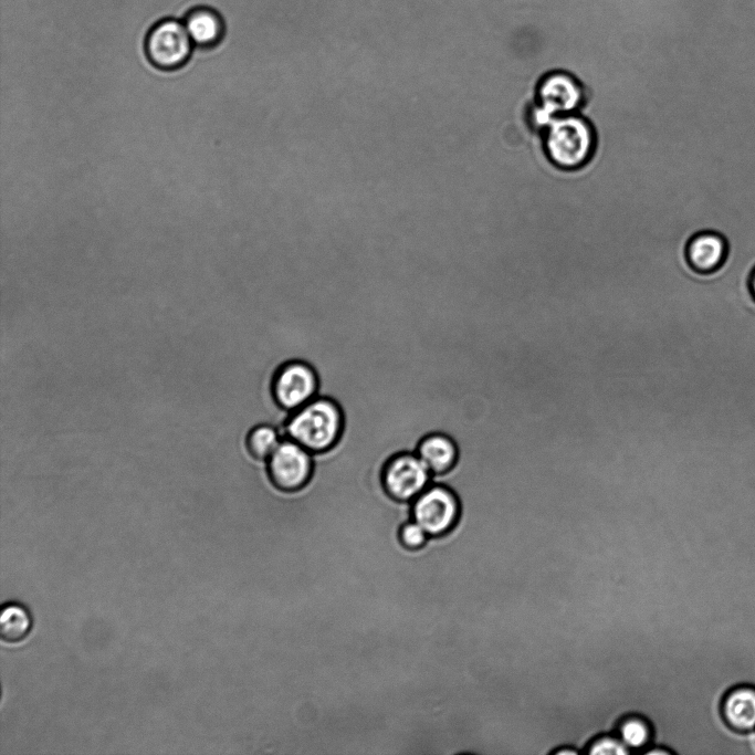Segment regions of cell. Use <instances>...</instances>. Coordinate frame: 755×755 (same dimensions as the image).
Instances as JSON below:
<instances>
[{
    "mask_svg": "<svg viewBox=\"0 0 755 755\" xmlns=\"http://www.w3.org/2000/svg\"><path fill=\"white\" fill-rule=\"evenodd\" d=\"M585 755H631L617 734H602L587 746Z\"/></svg>",
    "mask_w": 755,
    "mask_h": 755,
    "instance_id": "cell-16",
    "label": "cell"
},
{
    "mask_svg": "<svg viewBox=\"0 0 755 755\" xmlns=\"http://www.w3.org/2000/svg\"><path fill=\"white\" fill-rule=\"evenodd\" d=\"M272 391L280 407L292 412L317 397L318 378L308 364L290 361L275 373Z\"/></svg>",
    "mask_w": 755,
    "mask_h": 755,
    "instance_id": "cell-8",
    "label": "cell"
},
{
    "mask_svg": "<svg viewBox=\"0 0 755 755\" xmlns=\"http://www.w3.org/2000/svg\"><path fill=\"white\" fill-rule=\"evenodd\" d=\"M428 536L424 528L413 520L402 524L399 529V541L408 549H418L422 547L426 544Z\"/></svg>",
    "mask_w": 755,
    "mask_h": 755,
    "instance_id": "cell-17",
    "label": "cell"
},
{
    "mask_svg": "<svg viewBox=\"0 0 755 755\" xmlns=\"http://www.w3.org/2000/svg\"><path fill=\"white\" fill-rule=\"evenodd\" d=\"M32 620L28 610L20 605L6 606L0 616V637L4 642L17 643L28 637Z\"/></svg>",
    "mask_w": 755,
    "mask_h": 755,
    "instance_id": "cell-14",
    "label": "cell"
},
{
    "mask_svg": "<svg viewBox=\"0 0 755 755\" xmlns=\"http://www.w3.org/2000/svg\"><path fill=\"white\" fill-rule=\"evenodd\" d=\"M586 101V87L574 74L563 70L547 72L537 82L527 113L529 124L542 133L554 118L578 113Z\"/></svg>",
    "mask_w": 755,
    "mask_h": 755,
    "instance_id": "cell-3",
    "label": "cell"
},
{
    "mask_svg": "<svg viewBox=\"0 0 755 755\" xmlns=\"http://www.w3.org/2000/svg\"><path fill=\"white\" fill-rule=\"evenodd\" d=\"M343 429V413L332 399L316 397L291 412L283 430L289 438L311 453L331 449Z\"/></svg>",
    "mask_w": 755,
    "mask_h": 755,
    "instance_id": "cell-2",
    "label": "cell"
},
{
    "mask_svg": "<svg viewBox=\"0 0 755 755\" xmlns=\"http://www.w3.org/2000/svg\"><path fill=\"white\" fill-rule=\"evenodd\" d=\"M460 512L457 495L441 484H430L411 503L412 520L431 537L443 536L452 531Z\"/></svg>",
    "mask_w": 755,
    "mask_h": 755,
    "instance_id": "cell-4",
    "label": "cell"
},
{
    "mask_svg": "<svg viewBox=\"0 0 755 755\" xmlns=\"http://www.w3.org/2000/svg\"><path fill=\"white\" fill-rule=\"evenodd\" d=\"M266 470L272 483L280 490L293 492L302 489L313 472V453L283 438L266 460Z\"/></svg>",
    "mask_w": 755,
    "mask_h": 755,
    "instance_id": "cell-6",
    "label": "cell"
},
{
    "mask_svg": "<svg viewBox=\"0 0 755 755\" xmlns=\"http://www.w3.org/2000/svg\"><path fill=\"white\" fill-rule=\"evenodd\" d=\"M185 27L196 45L213 46L223 35V23L220 15L208 8H197L186 18Z\"/></svg>",
    "mask_w": 755,
    "mask_h": 755,
    "instance_id": "cell-12",
    "label": "cell"
},
{
    "mask_svg": "<svg viewBox=\"0 0 755 755\" xmlns=\"http://www.w3.org/2000/svg\"><path fill=\"white\" fill-rule=\"evenodd\" d=\"M616 734L630 751L631 755H642L643 751L652 743V727L640 715L623 717L618 724Z\"/></svg>",
    "mask_w": 755,
    "mask_h": 755,
    "instance_id": "cell-13",
    "label": "cell"
},
{
    "mask_svg": "<svg viewBox=\"0 0 755 755\" xmlns=\"http://www.w3.org/2000/svg\"><path fill=\"white\" fill-rule=\"evenodd\" d=\"M728 254L726 238L714 230L695 232L685 244L686 264L698 273L716 271L725 262Z\"/></svg>",
    "mask_w": 755,
    "mask_h": 755,
    "instance_id": "cell-9",
    "label": "cell"
},
{
    "mask_svg": "<svg viewBox=\"0 0 755 755\" xmlns=\"http://www.w3.org/2000/svg\"><path fill=\"white\" fill-rule=\"evenodd\" d=\"M416 453L432 474L450 471L458 459L457 444L450 437L442 433H431L424 437Z\"/></svg>",
    "mask_w": 755,
    "mask_h": 755,
    "instance_id": "cell-11",
    "label": "cell"
},
{
    "mask_svg": "<svg viewBox=\"0 0 755 755\" xmlns=\"http://www.w3.org/2000/svg\"><path fill=\"white\" fill-rule=\"evenodd\" d=\"M543 148L558 169L577 170L594 157L597 135L593 124L578 113L554 118L542 132Z\"/></svg>",
    "mask_w": 755,
    "mask_h": 755,
    "instance_id": "cell-1",
    "label": "cell"
},
{
    "mask_svg": "<svg viewBox=\"0 0 755 755\" xmlns=\"http://www.w3.org/2000/svg\"><path fill=\"white\" fill-rule=\"evenodd\" d=\"M431 479L432 473L416 452L395 455L382 473L387 493L400 502H412L431 484Z\"/></svg>",
    "mask_w": 755,
    "mask_h": 755,
    "instance_id": "cell-7",
    "label": "cell"
},
{
    "mask_svg": "<svg viewBox=\"0 0 755 755\" xmlns=\"http://www.w3.org/2000/svg\"><path fill=\"white\" fill-rule=\"evenodd\" d=\"M721 712L733 730L743 733L755 731V688L747 684L732 688L722 700Z\"/></svg>",
    "mask_w": 755,
    "mask_h": 755,
    "instance_id": "cell-10",
    "label": "cell"
},
{
    "mask_svg": "<svg viewBox=\"0 0 755 755\" xmlns=\"http://www.w3.org/2000/svg\"><path fill=\"white\" fill-rule=\"evenodd\" d=\"M282 439V434L275 427L261 423L249 430L244 443L247 451L253 459L266 462Z\"/></svg>",
    "mask_w": 755,
    "mask_h": 755,
    "instance_id": "cell-15",
    "label": "cell"
},
{
    "mask_svg": "<svg viewBox=\"0 0 755 755\" xmlns=\"http://www.w3.org/2000/svg\"><path fill=\"white\" fill-rule=\"evenodd\" d=\"M192 41L185 24L175 20L157 23L148 33L145 51L149 62L159 70L172 71L189 59Z\"/></svg>",
    "mask_w": 755,
    "mask_h": 755,
    "instance_id": "cell-5",
    "label": "cell"
},
{
    "mask_svg": "<svg viewBox=\"0 0 755 755\" xmlns=\"http://www.w3.org/2000/svg\"><path fill=\"white\" fill-rule=\"evenodd\" d=\"M749 286H751L752 294L755 297V269L753 270V272L751 274Z\"/></svg>",
    "mask_w": 755,
    "mask_h": 755,
    "instance_id": "cell-18",
    "label": "cell"
}]
</instances>
